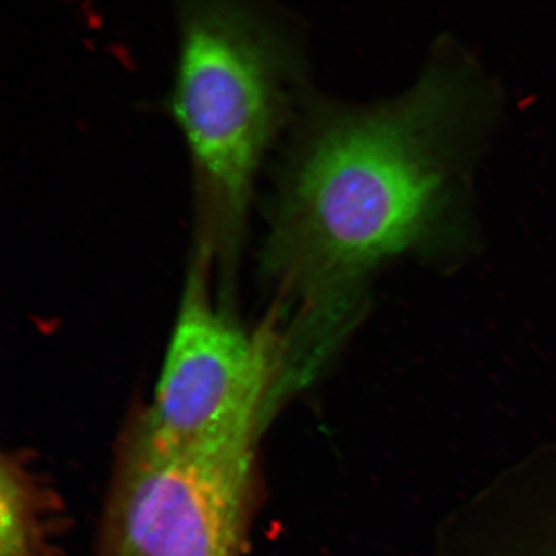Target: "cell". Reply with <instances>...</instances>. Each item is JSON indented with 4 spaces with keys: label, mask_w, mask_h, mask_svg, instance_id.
<instances>
[{
    "label": "cell",
    "mask_w": 556,
    "mask_h": 556,
    "mask_svg": "<svg viewBox=\"0 0 556 556\" xmlns=\"http://www.w3.org/2000/svg\"><path fill=\"white\" fill-rule=\"evenodd\" d=\"M479 109L469 75L441 67L399 100L308 125L270 201L264 275L317 313L381 261L443 238Z\"/></svg>",
    "instance_id": "1"
},
{
    "label": "cell",
    "mask_w": 556,
    "mask_h": 556,
    "mask_svg": "<svg viewBox=\"0 0 556 556\" xmlns=\"http://www.w3.org/2000/svg\"><path fill=\"white\" fill-rule=\"evenodd\" d=\"M177 61L169 113L189 154L192 253L232 280L258 174L287 124L293 46L275 13L240 0L176 5Z\"/></svg>",
    "instance_id": "2"
},
{
    "label": "cell",
    "mask_w": 556,
    "mask_h": 556,
    "mask_svg": "<svg viewBox=\"0 0 556 556\" xmlns=\"http://www.w3.org/2000/svg\"><path fill=\"white\" fill-rule=\"evenodd\" d=\"M253 456L172 446L139 415L117 454L96 556H245Z\"/></svg>",
    "instance_id": "3"
},
{
    "label": "cell",
    "mask_w": 556,
    "mask_h": 556,
    "mask_svg": "<svg viewBox=\"0 0 556 556\" xmlns=\"http://www.w3.org/2000/svg\"><path fill=\"white\" fill-rule=\"evenodd\" d=\"M211 263L192 255L155 399L165 442L203 454L253 451L283 363L274 330L249 331L212 299Z\"/></svg>",
    "instance_id": "4"
},
{
    "label": "cell",
    "mask_w": 556,
    "mask_h": 556,
    "mask_svg": "<svg viewBox=\"0 0 556 556\" xmlns=\"http://www.w3.org/2000/svg\"><path fill=\"white\" fill-rule=\"evenodd\" d=\"M64 504L48 479L21 451L0 464V556H61Z\"/></svg>",
    "instance_id": "5"
},
{
    "label": "cell",
    "mask_w": 556,
    "mask_h": 556,
    "mask_svg": "<svg viewBox=\"0 0 556 556\" xmlns=\"http://www.w3.org/2000/svg\"><path fill=\"white\" fill-rule=\"evenodd\" d=\"M513 516L496 556H556V476Z\"/></svg>",
    "instance_id": "6"
}]
</instances>
